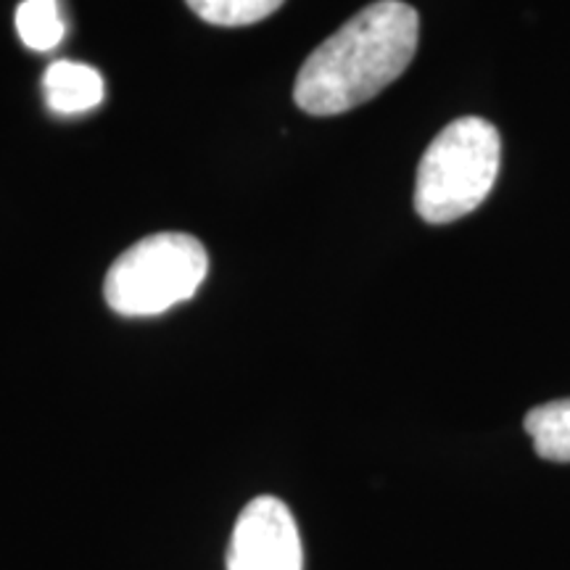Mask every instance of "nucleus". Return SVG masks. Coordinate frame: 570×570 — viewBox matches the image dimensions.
<instances>
[{"instance_id": "obj_4", "label": "nucleus", "mask_w": 570, "mask_h": 570, "mask_svg": "<svg viewBox=\"0 0 570 570\" xmlns=\"http://www.w3.org/2000/svg\"><path fill=\"white\" fill-rule=\"evenodd\" d=\"M227 570H304L302 537L281 499L256 497L235 520Z\"/></svg>"}, {"instance_id": "obj_7", "label": "nucleus", "mask_w": 570, "mask_h": 570, "mask_svg": "<svg viewBox=\"0 0 570 570\" xmlns=\"http://www.w3.org/2000/svg\"><path fill=\"white\" fill-rule=\"evenodd\" d=\"M17 32L30 51H53L67 35L59 0H24V3H19Z\"/></svg>"}, {"instance_id": "obj_3", "label": "nucleus", "mask_w": 570, "mask_h": 570, "mask_svg": "<svg viewBox=\"0 0 570 570\" xmlns=\"http://www.w3.org/2000/svg\"><path fill=\"white\" fill-rule=\"evenodd\" d=\"M209 273V256L188 233L148 235L114 262L106 302L122 317H151L194 298Z\"/></svg>"}, {"instance_id": "obj_2", "label": "nucleus", "mask_w": 570, "mask_h": 570, "mask_svg": "<svg viewBox=\"0 0 570 570\" xmlns=\"http://www.w3.org/2000/svg\"><path fill=\"white\" fill-rule=\"evenodd\" d=\"M502 161L499 130L481 117H460L433 138L415 180V209L428 225H446L487 202Z\"/></svg>"}, {"instance_id": "obj_1", "label": "nucleus", "mask_w": 570, "mask_h": 570, "mask_svg": "<svg viewBox=\"0 0 570 570\" xmlns=\"http://www.w3.org/2000/svg\"><path fill=\"white\" fill-rule=\"evenodd\" d=\"M420 17L402 0H377L309 53L294 85V101L312 117H333L367 104L410 67Z\"/></svg>"}, {"instance_id": "obj_6", "label": "nucleus", "mask_w": 570, "mask_h": 570, "mask_svg": "<svg viewBox=\"0 0 570 570\" xmlns=\"http://www.w3.org/2000/svg\"><path fill=\"white\" fill-rule=\"evenodd\" d=\"M541 460L570 462V399L533 407L523 420Z\"/></svg>"}, {"instance_id": "obj_5", "label": "nucleus", "mask_w": 570, "mask_h": 570, "mask_svg": "<svg viewBox=\"0 0 570 570\" xmlns=\"http://www.w3.org/2000/svg\"><path fill=\"white\" fill-rule=\"evenodd\" d=\"M46 101L51 111L71 117L96 109L104 101L101 71L77 61H56L46 71Z\"/></svg>"}, {"instance_id": "obj_8", "label": "nucleus", "mask_w": 570, "mask_h": 570, "mask_svg": "<svg viewBox=\"0 0 570 570\" xmlns=\"http://www.w3.org/2000/svg\"><path fill=\"white\" fill-rule=\"evenodd\" d=\"M198 19L217 27H246L273 17L285 0H185Z\"/></svg>"}]
</instances>
